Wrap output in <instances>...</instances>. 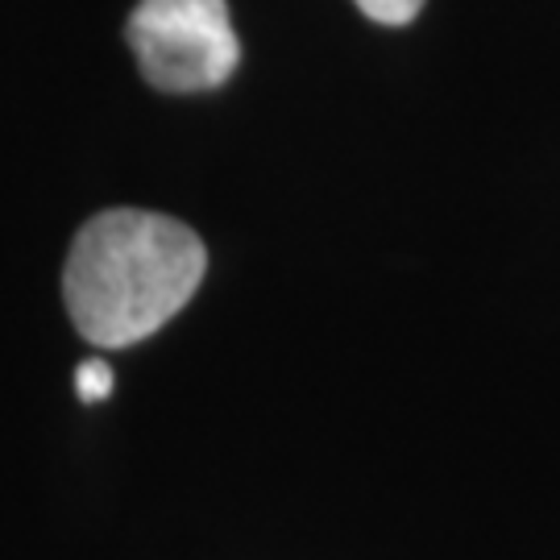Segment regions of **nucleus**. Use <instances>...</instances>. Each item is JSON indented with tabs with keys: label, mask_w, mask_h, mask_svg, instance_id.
<instances>
[{
	"label": "nucleus",
	"mask_w": 560,
	"mask_h": 560,
	"mask_svg": "<svg viewBox=\"0 0 560 560\" xmlns=\"http://www.w3.org/2000/svg\"><path fill=\"white\" fill-rule=\"evenodd\" d=\"M203 241L162 212L108 208L83 224L62 266V300L80 337L125 349L154 337L200 291Z\"/></svg>",
	"instance_id": "f257e3e1"
},
{
	"label": "nucleus",
	"mask_w": 560,
	"mask_h": 560,
	"mask_svg": "<svg viewBox=\"0 0 560 560\" xmlns=\"http://www.w3.org/2000/svg\"><path fill=\"white\" fill-rule=\"evenodd\" d=\"M125 38L150 88L171 96L212 92L241 62V42L224 0H141Z\"/></svg>",
	"instance_id": "f03ea898"
},
{
	"label": "nucleus",
	"mask_w": 560,
	"mask_h": 560,
	"mask_svg": "<svg viewBox=\"0 0 560 560\" xmlns=\"http://www.w3.org/2000/svg\"><path fill=\"white\" fill-rule=\"evenodd\" d=\"M75 395L80 402H104L113 395V365L104 358H88L75 370Z\"/></svg>",
	"instance_id": "7ed1b4c3"
},
{
	"label": "nucleus",
	"mask_w": 560,
	"mask_h": 560,
	"mask_svg": "<svg viewBox=\"0 0 560 560\" xmlns=\"http://www.w3.org/2000/svg\"><path fill=\"white\" fill-rule=\"evenodd\" d=\"M361 13L378 25H407L420 18L423 0H353Z\"/></svg>",
	"instance_id": "20e7f679"
}]
</instances>
